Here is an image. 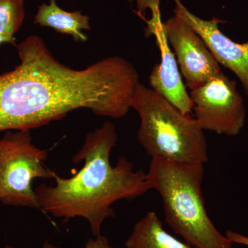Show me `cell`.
Segmentation results:
<instances>
[{"mask_svg":"<svg viewBox=\"0 0 248 248\" xmlns=\"http://www.w3.org/2000/svg\"><path fill=\"white\" fill-rule=\"evenodd\" d=\"M34 23L51 28L59 33L71 35L77 42H87L88 37L82 31L91 29L89 16L81 11H65L58 6L56 0H50L49 4L43 3L39 6Z\"/></svg>","mask_w":248,"mask_h":248,"instance_id":"30bf717a","label":"cell"},{"mask_svg":"<svg viewBox=\"0 0 248 248\" xmlns=\"http://www.w3.org/2000/svg\"><path fill=\"white\" fill-rule=\"evenodd\" d=\"M226 236L228 238L233 244H240L243 246H246L248 248V236L246 235L241 234V233L237 232L228 230L226 231Z\"/></svg>","mask_w":248,"mask_h":248,"instance_id":"5bb4252c","label":"cell"},{"mask_svg":"<svg viewBox=\"0 0 248 248\" xmlns=\"http://www.w3.org/2000/svg\"><path fill=\"white\" fill-rule=\"evenodd\" d=\"M117 141L115 125L108 122L86 134L84 144L72 159L75 164L84 161V166L67 179L53 171L55 186L42 184L36 187L39 209L65 221L82 217L93 235H100L104 221L115 216L112 204L151 190L147 173L135 170L125 156H121L115 166L111 165L110 153Z\"/></svg>","mask_w":248,"mask_h":248,"instance_id":"7a4b0ae2","label":"cell"},{"mask_svg":"<svg viewBox=\"0 0 248 248\" xmlns=\"http://www.w3.org/2000/svg\"><path fill=\"white\" fill-rule=\"evenodd\" d=\"M163 27L186 87L190 91L200 87L221 73L219 63L202 37L182 18L174 16L163 22Z\"/></svg>","mask_w":248,"mask_h":248,"instance_id":"52a82bcc","label":"cell"},{"mask_svg":"<svg viewBox=\"0 0 248 248\" xmlns=\"http://www.w3.org/2000/svg\"><path fill=\"white\" fill-rule=\"evenodd\" d=\"M43 248H58L50 243L46 242ZM84 248H115L109 244L108 239L104 235H98L94 239H89Z\"/></svg>","mask_w":248,"mask_h":248,"instance_id":"4fadbf2b","label":"cell"},{"mask_svg":"<svg viewBox=\"0 0 248 248\" xmlns=\"http://www.w3.org/2000/svg\"><path fill=\"white\" fill-rule=\"evenodd\" d=\"M8 43L16 46V38L15 37H9V36L0 35V45L2 44Z\"/></svg>","mask_w":248,"mask_h":248,"instance_id":"9a60e30c","label":"cell"},{"mask_svg":"<svg viewBox=\"0 0 248 248\" xmlns=\"http://www.w3.org/2000/svg\"><path fill=\"white\" fill-rule=\"evenodd\" d=\"M47 157L48 151L32 143L30 130L5 134L0 140V202L39 209L32 184L37 178L53 179Z\"/></svg>","mask_w":248,"mask_h":248,"instance_id":"5b68a950","label":"cell"},{"mask_svg":"<svg viewBox=\"0 0 248 248\" xmlns=\"http://www.w3.org/2000/svg\"><path fill=\"white\" fill-rule=\"evenodd\" d=\"M152 17L145 21L148 24L146 33L155 37L156 45L161 53V62L153 66L149 76V84L152 89L174 106L186 115H190L193 103L190 94L186 91L179 72L177 60L171 51L166 37L159 8L151 9Z\"/></svg>","mask_w":248,"mask_h":248,"instance_id":"9c48e42d","label":"cell"},{"mask_svg":"<svg viewBox=\"0 0 248 248\" xmlns=\"http://www.w3.org/2000/svg\"><path fill=\"white\" fill-rule=\"evenodd\" d=\"M125 248H193L164 229L155 211L148 212L133 227Z\"/></svg>","mask_w":248,"mask_h":248,"instance_id":"8fae6325","label":"cell"},{"mask_svg":"<svg viewBox=\"0 0 248 248\" xmlns=\"http://www.w3.org/2000/svg\"><path fill=\"white\" fill-rule=\"evenodd\" d=\"M6 248H11V247H9V246H6Z\"/></svg>","mask_w":248,"mask_h":248,"instance_id":"2e32d148","label":"cell"},{"mask_svg":"<svg viewBox=\"0 0 248 248\" xmlns=\"http://www.w3.org/2000/svg\"><path fill=\"white\" fill-rule=\"evenodd\" d=\"M130 108L140 115L138 140L148 156L184 164L208 162V143L195 117L186 115L166 98L139 83Z\"/></svg>","mask_w":248,"mask_h":248,"instance_id":"277c9868","label":"cell"},{"mask_svg":"<svg viewBox=\"0 0 248 248\" xmlns=\"http://www.w3.org/2000/svg\"><path fill=\"white\" fill-rule=\"evenodd\" d=\"M16 47L20 63L0 76V132L40 128L79 108L112 119L130 110L140 77L125 59L109 57L76 70L59 62L39 36Z\"/></svg>","mask_w":248,"mask_h":248,"instance_id":"6da1fadb","label":"cell"},{"mask_svg":"<svg viewBox=\"0 0 248 248\" xmlns=\"http://www.w3.org/2000/svg\"><path fill=\"white\" fill-rule=\"evenodd\" d=\"M203 164L153 158L147 172L151 189L161 196L166 223L193 248H232L209 217L202 193Z\"/></svg>","mask_w":248,"mask_h":248,"instance_id":"3957f363","label":"cell"},{"mask_svg":"<svg viewBox=\"0 0 248 248\" xmlns=\"http://www.w3.org/2000/svg\"><path fill=\"white\" fill-rule=\"evenodd\" d=\"M195 119L204 131L234 137L244 128L246 110L236 84L223 72L191 90Z\"/></svg>","mask_w":248,"mask_h":248,"instance_id":"8992f818","label":"cell"},{"mask_svg":"<svg viewBox=\"0 0 248 248\" xmlns=\"http://www.w3.org/2000/svg\"><path fill=\"white\" fill-rule=\"evenodd\" d=\"M24 17V0H0V35L15 37Z\"/></svg>","mask_w":248,"mask_h":248,"instance_id":"7c38bea8","label":"cell"},{"mask_svg":"<svg viewBox=\"0 0 248 248\" xmlns=\"http://www.w3.org/2000/svg\"><path fill=\"white\" fill-rule=\"evenodd\" d=\"M175 16L182 18L202 37L219 64L228 68L239 78L248 97V42L236 43L225 35L218 24L225 23L218 18L203 19L191 13L181 0H173Z\"/></svg>","mask_w":248,"mask_h":248,"instance_id":"ba28073f","label":"cell"}]
</instances>
